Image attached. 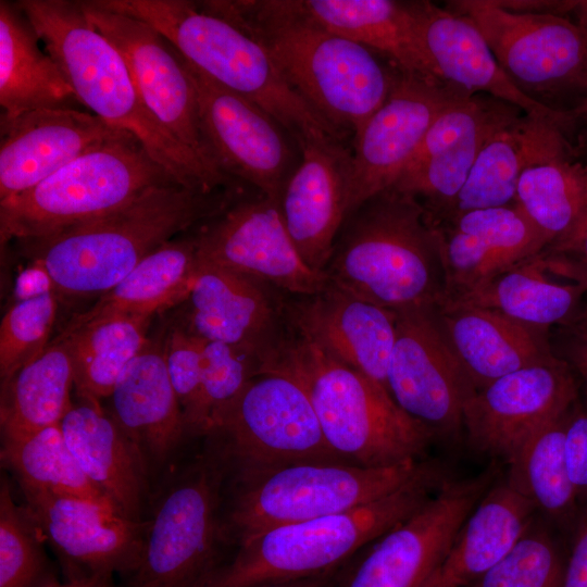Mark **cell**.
I'll return each mask as SVG.
<instances>
[{"label": "cell", "instance_id": "6da1fadb", "mask_svg": "<svg viewBox=\"0 0 587 587\" xmlns=\"http://www.w3.org/2000/svg\"><path fill=\"white\" fill-rule=\"evenodd\" d=\"M258 41L290 87L341 134L385 102L398 68L324 28L296 0L199 1Z\"/></svg>", "mask_w": 587, "mask_h": 587}, {"label": "cell", "instance_id": "7a4b0ae2", "mask_svg": "<svg viewBox=\"0 0 587 587\" xmlns=\"http://www.w3.org/2000/svg\"><path fill=\"white\" fill-rule=\"evenodd\" d=\"M239 188L204 191L179 184L152 187L125 205L50 237L22 243L54 292H108L151 252L218 215Z\"/></svg>", "mask_w": 587, "mask_h": 587}, {"label": "cell", "instance_id": "3957f363", "mask_svg": "<svg viewBox=\"0 0 587 587\" xmlns=\"http://www.w3.org/2000/svg\"><path fill=\"white\" fill-rule=\"evenodd\" d=\"M14 3L62 70L84 108L135 136L180 185L204 191L239 186L207 165L164 129L141 100L123 55L89 22L80 1L17 0Z\"/></svg>", "mask_w": 587, "mask_h": 587}, {"label": "cell", "instance_id": "277c9868", "mask_svg": "<svg viewBox=\"0 0 587 587\" xmlns=\"http://www.w3.org/2000/svg\"><path fill=\"white\" fill-rule=\"evenodd\" d=\"M325 275L390 310L439 305L446 296L439 228L414 197L386 189L347 217Z\"/></svg>", "mask_w": 587, "mask_h": 587}, {"label": "cell", "instance_id": "5b68a950", "mask_svg": "<svg viewBox=\"0 0 587 587\" xmlns=\"http://www.w3.org/2000/svg\"><path fill=\"white\" fill-rule=\"evenodd\" d=\"M157 29L201 73L266 111L301 150L342 135L285 80L265 49L248 34L188 0H95Z\"/></svg>", "mask_w": 587, "mask_h": 587}, {"label": "cell", "instance_id": "8992f818", "mask_svg": "<svg viewBox=\"0 0 587 587\" xmlns=\"http://www.w3.org/2000/svg\"><path fill=\"white\" fill-rule=\"evenodd\" d=\"M446 480L425 463L394 492L350 511L271 527L238 545L197 587H259L337 572L363 547L407 520Z\"/></svg>", "mask_w": 587, "mask_h": 587}, {"label": "cell", "instance_id": "52a82bcc", "mask_svg": "<svg viewBox=\"0 0 587 587\" xmlns=\"http://www.w3.org/2000/svg\"><path fill=\"white\" fill-rule=\"evenodd\" d=\"M264 373L290 376L304 387L326 442L348 463L377 467L419 461L433 438L382 385L294 333Z\"/></svg>", "mask_w": 587, "mask_h": 587}, {"label": "cell", "instance_id": "ba28073f", "mask_svg": "<svg viewBox=\"0 0 587 587\" xmlns=\"http://www.w3.org/2000/svg\"><path fill=\"white\" fill-rule=\"evenodd\" d=\"M168 184L179 183L135 136L109 140L30 189L0 200L1 245L50 237L112 212L152 187Z\"/></svg>", "mask_w": 587, "mask_h": 587}, {"label": "cell", "instance_id": "9c48e42d", "mask_svg": "<svg viewBox=\"0 0 587 587\" xmlns=\"http://www.w3.org/2000/svg\"><path fill=\"white\" fill-rule=\"evenodd\" d=\"M424 464L371 467L310 461L236 475L226 535L239 545L271 527L350 511L394 492Z\"/></svg>", "mask_w": 587, "mask_h": 587}, {"label": "cell", "instance_id": "30bf717a", "mask_svg": "<svg viewBox=\"0 0 587 587\" xmlns=\"http://www.w3.org/2000/svg\"><path fill=\"white\" fill-rule=\"evenodd\" d=\"M229 469L226 452L212 438L160 500L127 587H197L223 562L222 489Z\"/></svg>", "mask_w": 587, "mask_h": 587}, {"label": "cell", "instance_id": "8fae6325", "mask_svg": "<svg viewBox=\"0 0 587 587\" xmlns=\"http://www.w3.org/2000/svg\"><path fill=\"white\" fill-rule=\"evenodd\" d=\"M236 475L300 462H346L326 442L304 387L279 373L251 378L211 419L209 432Z\"/></svg>", "mask_w": 587, "mask_h": 587}, {"label": "cell", "instance_id": "7c38bea8", "mask_svg": "<svg viewBox=\"0 0 587 587\" xmlns=\"http://www.w3.org/2000/svg\"><path fill=\"white\" fill-rule=\"evenodd\" d=\"M446 8L476 25L501 68L527 98L566 113L561 99L574 96L576 115L587 99L585 27L569 16L508 11L492 0L450 1Z\"/></svg>", "mask_w": 587, "mask_h": 587}, {"label": "cell", "instance_id": "4fadbf2b", "mask_svg": "<svg viewBox=\"0 0 587 587\" xmlns=\"http://www.w3.org/2000/svg\"><path fill=\"white\" fill-rule=\"evenodd\" d=\"M494 477L489 469L474 477L446 479L424 505L354 559L336 587H424Z\"/></svg>", "mask_w": 587, "mask_h": 587}, {"label": "cell", "instance_id": "5bb4252c", "mask_svg": "<svg viewBox=\"0 0 587 587\" xmlns=\"http://www.w3.org/2000/svg\"><path fill=\"white\" fill-rule=\"evenodd\" d=\"M437 307L395 310L387 390L433 436L452 437L463 428L464 405L476 390L449 345Z\"/></svg>", "mask_w": 587, "mask_h": 587}, {"label": "cell", "instance_id": "9a60e30c", "mask_svg": "<svg viewBox=\"0 0 587 587\" xmlns=\"http://www.w3.org/2000/svg\"><path fill=\"white\" fill-rule=\"evenodd\" d=\"M183 62L196 91L201 132L214 165L233 180L278 200L296 167L286 130L257 103L211 79L184 58Z\"/></svg>", "mask_w": 587, "mask_h": 587}, {"label": "cell", "instance_id": "2e32d148", "mask_svg": "<svg viewBox=\"0 0 587 587\" xmlns=\"http://www.w3.org/2000/svg\"><path fill=\"white\" fill-rule=\"evenodd\" d=\"M465 93L398 70L385 102L353 134L347 217L396 184L439 113Z\"/></svg>", "mask_w": 587, "mask_h": 587}, {"label": "cell", "instance_id": "e0dca14e", "mask_svg": "<svg viewBox=\"0 0 587 587\" xmlns=\"http://www.w3.org/2000/svg\"><path fill=\"white\" fill-rule=\"evenodd\" d=\"M198 262L264 280L291 296L313 295L328 278L300 258L285 226L278 200L262 193L240 197L195 233Z\"/></svg>", "mask_w": 587, "mask_h": 587}, {"label": "cell", "instance_id": "ac0fdd59", "mask_svg": "<svg viewBox=\"0 0 587 587\" xmlns=\"http://www.w3.org/2000/svg\"><path fill=\"white\" fill-rule=\"evenodd\" d=\"M79 1L89 22L123 55L151 114L180 145L222 173L209 155L196 91L178 51L149 24L108 10L95 0Z\"/></svg>", "mask_w": 587, "mask_h": 587}, {"label": "cell", "instance_id": "d6986e66", "mask_svg": "<svg viewBox=\"0 0 587 587\" xmlns=\"http://www.w3.org/2000/svg\"><path fill=\"white\" fill-rule=\"evenodd\" d=\"M485 93H465L436 117L394 188L414 197L438 223L463 188L487 139L522 114Z\"/></svg>", "mask_w": 587, "mask_h": 587}, {"label": "cell", "instance_id": "ffe728a7", "mask_svg": "<svg viewBox=\"0 0 587 587\" xmlns=\"http://www.w3.org/2000/svg\"><path fill=\"white\" fill-rule=\"evenodd\" d=\"M577 386L571 366L552 357L476 390L463 411V428L479 452L507 461L535 432L566 415Z\"/></svg>", "mask_w": 587, "mask_h": 587}, {"label": "cell", "instance_id": "44dd1931", "mask_svg": "<svg viewBox=\"0 0 587 587\" xmlns=\"http://www.w3.org/2000/svg\"><path fill=\"white\" fill-rule=\"evenodd\" d=\"M283 290L213 264L198 262L189 292L188 328L207 341L229 345L253 358L260 374L291 337Z\"/></svg>", "mask_w": 587, "mask_h": 587}, {"label": "cell", "instance_id": "7402d4cb", "mask_svg": "<svg viewBox=\"0 0 587 587\" xmlns=\"http://www.w3.org/2000/svg\"><path fill=\"white\" fill-rule=\"evenodd\" d=\"M20 488L39 534L63 559L66 577L96 572L129 576L140 565L150 522L132 520L108 503Z\"/></svg>", "mask_w": 587, "mask_h": 587}, {"label": "cell", "instance_id": "603a6c76", "mask_svg": "<svg viewBox=\"0 0 587 587\" xmlns=\"http://www.w3.org/2000/svg\"><path fill=\"white\" fill-rule=\"evenodd\" d=\"M285 312L295 335L387 390L395 310L364 301L328 280L313 295L286 298Z\"/></svg>", "mask_w": 587, "mask_h": 587}, {"label": "cell", "instance_id": "cb8c5ba5", "mask_svg": "<svg viewBox=\"0 0 587 587\" xmlns=\"http://www.w3.org/2000/svg\"><path fill=\"white\" fill-rule=\"evenodd\" d=\"M278 199L284 226L302 261L324 273L347 218L351 150L340 139L311 142Z\"/></svg>", "mask_w": 587, "mask_h": 587}, {"label": "cell", "instance_id": "d4e9b609", "mask_svg": "<svg viewBox=\"0 0 587 587\" xmlns=\"http://www.w3.org/2000/svg\"><path fill=\"white\" fill-rule=\"evenodd\" d=\"M129 133L85 110L0 117V200L41 183L87 151Z\"/></svg>", "mask_w": 587, "mask_h": 587}, {"label": "cell", "instance_id": "484cf974", "mask_svg": "<svg viewBox=\"0 0 587 587\" xmlns=\"http://www.w3.org/2000/svg\"><path fill=\"white\" fill-rule=\"evenodd\" d=\"M436 225L446 273L442 302L478 289L549 248L547 237L516 202L466 211Z\"/></svg>", "mask_w": 587, "mask_h": 587}, {"label": "cell", "instance_id": "4316f807", "mask_svg": "<svg viewBox=\"0 0 587 587\" xmlns=\"http://www.w3.org/2000/svg\"><path fill=\"white\" fill-rule=\"evenodd\" d=\"M424 48L440 79L467 93H485L527 115L547 120L569 134L578 122L530 100L510 80L488 42L465 15L429 1H410Z\"/></svg>", "mask_w": 587, "mask_h": 587}, {"label": "cell", "instance_id": "83f0119b", "mask_svg": "<svg viewBox=\"0 0 587 587\" xmlns=\"http://www.w3.org/2000/svg\"><path fill=\"white\" fill-rule=\"evenodd\" d=\"M586 296L587 267L582 261L572 252L546 248L478 289L447 301L496 310L546 330L571 321Z\"/></svg>", "mask_w": 587, "mask_h": 587}, {"label": "cell", "instance_id": "f1b7e54d", "mask_svg": "<svg viewBox=\"0 0 587 587\" xmlns=\"http://www.w3.org/2000/svg\"><path fill=\"white\" fill-rule=\"evenodd\" d=\"M566 157H574V148L565 129L520 114L487 139L454 203L436 224L466 211L514 203L519 180L528 167Z\"/></svg>", "mask_w": 587, "mask_h": 587}, {"label": "cell", "instance_id": "f546056e", "mask_svg": "<svg viewBox=\"0 0 587 587\" xmlns=\"http://www.w3.org/2000/svg\"><path fill=\"white\" fill-rule=\"evenodd\" d=\"M437 309L449 345L475 390L553 357L546 330L499 311L453 301Z\"/></svg>", "mask_w": 587, "mask_h": 587}, {"label": "cell", "instance_id": "4dcf8cb0", "mask_svg": "<svg viewBox=\"0 0 587 587\" xmlns=\"http://www.w3.org/2000/svg\"><path fill=\"white\" fill-rule=\"evenodd\" d=\"M61 428L89 480L122 514L142 521L148 461L140 448L93 403L73 404Z\"/></svg>", "mask_w": 587, "mask_h": 587}, {"label": "cell", "instance_id": "1f68e13d", "mask_svg": "<svg viewBox=\"0 0 587 587\" xmlns=\"http://www.w3.org/2000/svg\"><path fill=\"white\" fill-rule=\"evenodd\" d=\"M111 416L147 461L162 463L186 435L165 362L164 342L148 339L110 395Z\"/></svg>", "mask_w": 587, "mask_h": 587}, {"label": "cell", "instance_id": "d6a6232c", "mask_svg": "<svg viewBox=\"0 0 587 587\" xmlns=\"http://www.w3.org/2000/svg\"><path fill=\"white\" fill-rule=\"evenodd\" d=\"M296 3L324 28L371 49L399 71L444 83L424 48L410 1L296 0Z\"/></svg>", "mask_w": 587, "mask_h": 587}, {"label": "cell", "instance_id": "836d02e7", "mask_svg": "<svg viewBox=\"0 0 587 587\" xmlns=\"http://www.w3.org/2000/svg\"><path fill=\"white\" fill-rule=\"evenodd\" d=\"M34 27L12 1H0V105L2 117L37 110H82Z\"/></svg>", "mask_w": 587, "mask_h": 587}, {"label": "cell", "instance_id": "e575fe53", "mask_svg": "<svg viewBox=\"0 0 587 587\" xmlns=\"http://www.w3.org/2000/svg\"><path fill=\"white\" fill-rule=\"evenodd\" d=\"M535 511L507 480L490 486L424 587H464L477 582L523 536Z\"/></svg>", "mask_w": 587, "mask_h": 587}, {"label": "cell", "instance_id": "d590c367", "mask_svg": "<svg viewBox=\"0 0 587 587\" xmlns=\"http://www.w3.org/2000/svg\"><path fill=\"white\" fill-rule=\"evenodd\" d=\"M198 268L195 234L167 241L139 262L65 328L121 315H150L188 298Z\"/></svg>", "mask_w": 587, "mask_h": 587}, {"label": "cell", "instance_id": "8d00e7d4", "mask_svg": "<svg viewBox=\"0 0 587 587\" xmlns=\"http://www.w3.org/2000/svg\"><path fill=\"white\" fill-rule=\"evenodd\" d=\"M515 202L549 248L570 251L587 234V166L574 157L533 165L519 180Z\"/></svg>", "mask_w": 587, "mask_h": 587}, {"label": "cell", "instance_id": "74e56055", "mask_svg": "<svg viewBox=\"0 0 587 587\" xmlns=\"http://www.w3.org/2000/svg\"><path fill=\"white\" fill-rule=\"evenodd\" d=\"M70 349L57 337L33 362L1 384L2 436H21L61 424L73 407Z\"/></svg>", "mask_w": 587, "mask_h": 587}, {"label": "cell", "instance_id": "f35d334b", "mask_svg": "<svg viewBox=\"0 0 587 587\" xmlns=\"http://www.w3.org/2000/svg\"><path fill=\"white\" fill-rule=\"evenodd\" d=\"M150 315H121L64 328L58 336L70 349L74 387L82 401L100 405L127 364L147 342Z\"/></svg>", "mask_w": 587, "mask_h": 587}, {"label": "cell", "instance_id": "ab89813d", "mask_svg": "<svg viewBox=\"0 0 587 587\" xmlns=\"http://www.w3.org/2000/svg\"><path fill=\"white\" fill-rule=\"evenodd\" d=\"M567 414L535 432L505 461L507 483L536 510L564 524L576 521L579 514V499L569 478L564 454Z\"/></svg>", "mask_w": 587, "mask_h": 587}, {"label": "cell", "instance_id": "60d3db41", "mask_svg": "<svg viewBox=\"0 0 587 587\" xmlns=\"http://www.w3.org/2000/svg\"><path fill=\"white\" fill-rule=\"evenodd\" d=\"M1 459L15 474L20 487L113 505L83 472L64 438L61 424L21 436H2Z\"/></svg>", "mask_w": 587, "mask_h": 587}, {"label": "cell", "instance_id": "b9f144b4", "mask_svg": "<svg viewBox=\"0 0 587 587\" xmlns=\"http://www.w3.org/2000/svg\"><path fill=\"white\" fill-rule=\"evenodd\" d=\"M25 508L5 479L0 489V587H41L57 578Z\"/></svg>", "mask_w": 587, "mask_h": 587}, {"label": "cell", "instance_id": "7bdbcfd3", "mask_svg": "<svg viewBox=\"0 0 587 587\" xmlns=\"http://www.w3.org/2000/svg\"><path fill=\"white\" fill-rule=\"evenodd\" d=\"M564 567L553 535L533 521L513 548L474 587H562Z\"/></svg>", "mask_w": 587, "mask_h": 587}, {"label": "cell", "instance_id": "ee69618b", "mask_svg": "<svg viewBox=\"0 0 587 587\" xmlns=\"http://www.w3.org/2000/svg\"><path fill=\"white\" fill-rule=\"evenodd\" d=\"M57 312L54 291L16 300L5 312L0 325L1 384L47 349Z\"/></svg>", "mask_w": 587, "mask_h": 587}, {"label": "cell", "instance_id": "f6af8a7d", "mask_svg": "<svg viewBox=\"0 0 587 587\" xmlns=\"http://www.w3.org/2000/svg\"><path fill=\"white\" fill-rule=\"evenodd\" d=\"M257 375L260 367L253 358L229 345L204 340L195 435H207L214 413Z\"/></svg>", "mask_w": 587, "mask_h": 587}, {"label": "cell", "instance_id": "bcb514c9", "mask_svg": "<svg viewBox=\"0 0 587 587\" xmlns=\"http://www.w3.org/2000/svg\"><path fill=\"white\" fill-rule=\"evenodd\" d=\"M204 340L188 327L177 326L164 341L167 373L182 408L186 434L195 435Z\"/></svg>", "mask_w": 587, "mask_h": 587}, {"label": "cell", "instance_id": "7dc6e473", "mask_svg": "<svg viewBox=\"0 0 587 587\" xmlns=\"http://www.w3.org/2000/svg\"><path fill=\"white\" fill-rule=\"evenodd\" d=\"M575 408V407H574ZM572 409L566 417L564 454L569 478L578 496L587 500V412Z\"/></svg>", "mask_w": 587, "mask_h": 587}, {"label": "cell", "instance_id": "c3c4849f", "mask_svg": "<svg viewBox=\"0 0 587 587\" xmlns=\"http://www.w3.org/2000/svg\"><path fill=\"white\" fill-rule=\"evenodd\" d=\"M563 325V360L578 373L587 389V303Z\"/></svg>", "mask_w": 587, "mask_h": 587}, {"label": "cell", "instance_id": "681fc988", "mask_svg": "<svg viewBox=\"0 0 587 587\" xmlns=\"http://www.w3.org/2000/svg\"><path fill=\"white\" fill-rule=\"evenodd\" d=\"M575 523L573 544L565 561L562 587H587V500Z\"/></svg>", "mask_w": 587, "mask_h": 587}, {"label": "cell", "instance_id": "f907efd6", "mask_svg": "<svg viewBox=\"0 0 587 587\" xmlns=\"http://www.w3.org/2000/svg\"><path fill=\"white\" fill-rule=\"evenodd\" d=\"M30 265L32 266L24 271L17 279L15 290L16 300L54 291L48 274L40 266L35 264Z\"/></svg>", "mask_w": 587, "mask_h": 587}, {"label": "cell", "instance_id": "816d5d0a", "mask_svg": "<svg viewBox=\"0 0 587 587\" xmlns=\"http://www.w3.org/2000/svg\"><path fill=\"white\" fill-rule=\"evenodd\" d=\"M112 573L96 572L66 577L64 583L54 578L41 587H113Z\"/></svg>", "mask_w": 587, "mask_h": 587}, {"label": "cell", "instance_id": "f5cc1de1", "mask_svg": "<svg viewBox=\"0 0 587 587\" xmlns=\"http://www.w3.org/2000/svg\"><path fill=\"white\" fill-rule=\"evenodd\" d=\"M337 572L326 573L308 578L272 583L259 587H327Z\"/></svg>", "mask_w": 587, "mask_h": 587}, {"label": "cell", "instance_id": "db71d44e", "mask_svg": "<svg viewBox=\"0 0 587 587\" xmlns=\"http://www.w3.org/2000/svg\"><path fill=\"white\" fill-rule=\"evenodd\" d=\"M567 252L574 253L587 267V234L578 241V243L572 250Z\"/></svg>", "mask_w": 587, "mask_h": 587}, {"label": "cell", "instance_id": "11a10c76", "mask_svg": "<svg viewBox=\"0 0 587 587\" xmlns=\"http://www.w3.org/2000/svg\"><path fill=\"white\" fill-rule=\"evenodd\" d=\"M576 116L579 120L585 118L587 120V99L583 103V105L577 110Z\"/></svg>", "mask_w": 587, "mask_h": 587}, {"label": "cell", "instance_id": "9f6ffc18", "mask_svg": "<svg viewBox=\"0 0 587 587\" xmlns=\"http://www.w3.org/2000/svg\"><path fill=\"white\" fill-rule=\"evenodd\" d=\"M587 166V165H586Z\"/></svg>", "mask_w": 587, "mask_h": 587}]
</instances>
